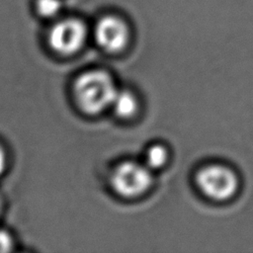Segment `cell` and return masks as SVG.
I'll list each match as a JSON object with an SVG mask.
<instances>
[{
  "label": "cell",
  "mask_w": 253,
  "mask_h": 253,
  "mask_svg": "<svg viewBox=\"0 0 253 253\" xmlns=\"http://www.w3.org/2000/svg\"><path fill=\"white\" fill-rule=\"evenodd\" d=\"M117 89L112 77L102 70L81 74L74 84V96L80 109L90 115L110 107Z\"/></svg>",
  "instance_id": "6da1fadb"
},
{
  "label": "cell",
  "mask_w": 253,
  "mask_h": 253,
  "mask_svg": "<svg viewBox=\"0 0 253 253\" xmlns=\"http://www.w3.org/2000/svg\"><path fill=\"white\" fill-rule=\"evenodd\" d=\"M195 181L200 192L215 202L232 199L239 189L237 174L222 164H209L202 167L197 172Z\"/></svg>",
  "instance_id": "7a4b0ae2"
},
{
  "label": "cell",
  "mask_w": 253,
  "mask_h": 253,
  "mask_svg": "<svg viewBox=\"0 0 253 253\" xmlns=\"http://www.w3.org/2000/svg\"><path fill=\"white\" fill-rule=\"evenodd\" d=\"M151 169L144 164L126 161L119 164L111 176L114 191L125 198H134L145 193L152 185Z\"/></svg>",
  "instance_id": "3957f363"
},
{
  "label": "cell",
  "mask_w": 253,
  "mask_h": 253,
  "mask_svg": "<svg viewBox=\"0 0 253 253\" xmlns=\"http://www.w3.org/2000/svg\"><path fill=\"white\" fill-rule=\"evenodd\" d=\"M86 28L77 19H65L52 26L48 43L57 53L68 55L78 51L86 40Z\"/></svg>",
  "instance_id": "277c9868"
},
{
  "label": "cell",
  "mask_w": 253,
  "mask_h": 253,
  "mask_svg": "<svg viewBox=\"0 0 253 253\" xmlns=\"http://www.w3.org/2000/svg\"><path fill=\"white\" fill-rule=\"evenodd\" d=\"M95 38L98 44L106 51L118 52L127 43L128 30L126 23L120 18L106 16L97 23Z\"/></svg>",
  "instance_id": "5b68a950"
},
{
  "label": "cell",
  "mask_w": 253,
  "mask_h": 253,
  "mask_svg": "<svg viewBox=\"0 0 253 253\" xmlns=\"http://www.w3.org/2000/svg\"><path fill=\"white\" fill-rule=\"evenodd\" d=\"M111 107L118 117L122 119H128L136 112L137 101L131 92L126 90H117Z\"/></svg>",
  "instance_id": "8992f818"
},
{
  "label": "cell",
  "mask_w": 253,
  "mask_h": 253,
  "mask_svg": "<svg viewBox=\"0 0 253 253\" xmlns=\"http://www.w3.org/2000/svg\"><path fill=\"white\" fill-rule=\"evenodd\" d=\"M168 160V150L162 144L151 145L145 153V165L150 169L163 167Z\"/></svg>",
  "instance_id": "52a82bcc"
},
{
  "label": "cell",
  "mask_w": 253,
  "mask_h": 253,
  "mask_svg": "<svg viewBox=\"0 0 253 253\" xmlns=\"http://www.w3.org/2000/svg\"><path fill=\"white\" fill-rule=\"evenodd\" d=\"M36 7L40 15L43 17H53L59 12L61 8V1L60 0H37Z\"/></svg>",
  "instance_id": "ba28073f"
},
{
  "label": "cell",
  "mask_w": 253,
  "mask_h": 253,
  "mask_svg": "<svg viewBox=\"0 0 253 253\" xmlns=\"http://www.w3.org/2000/svg\"><path fill=\"white\" fill-rule=\"evenodd\" d=\"M12 247H13V240L10 234L5 230L0 229V253L8 252L12 249Z\"/></svg>",
  "instance_id": "9c48e42d"
},
{
  "label": "cell",
  "mask_w": 253,
  "mask_h": 253,
  "mask_svg": "<svg viewBox=\"0 0 253 253\" xmlns=\"http://www.w3.org/2000/svg\"><path fill=\"white\" fill-rule=\"evenodd\" d=\"M5 167H6V153L2 145L0 144V175L3 173Z\"/></svg>",
  "instance_id": "30bf717a"
},
{
  "label": "cell",
  "mask_w": 253,
  "mask_h": 253,
  "mask_svg": "<svg viewBox=\"0 0 253 253\" xmlns=\"http://www.w3.org/2000/svg\"><path fill=\"white\" fill-rule=\"evenodd\" d=\"M1 208H2V202H1V198H0V211H1Z\"/></svg>",
  "instance_id": "8fae6325"
}]
</instances>
